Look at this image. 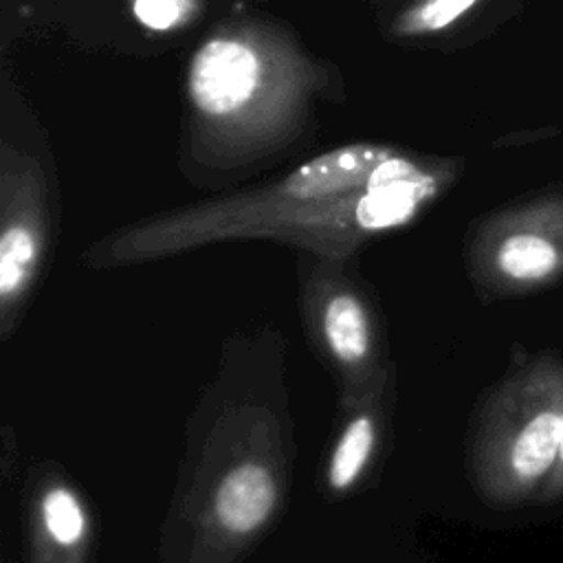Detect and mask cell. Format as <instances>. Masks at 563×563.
<instances>
[{
  "instance_id": "obj_1",
  "label": "cell",
  "mask_w": 563,
  "mask_h": 563,
  "mask_svg": "<svg viewBox=\"0 0 563 563\" xmlns=\"http://www.w3.org/2000/svg\"><path fill=\"white\" fill-rule=\"evenodd\" d=\"M563 418V365L539 358L526 367L501 398L479 455L477 482L482 493L504 506L539 497L550 477Z\"/></svg>"
},
{
  "instance_id": "obj_2",
  "label": "cell",
  "mask_w": 563,
  "mask_h": 563,
  "mask_svg": "<svg viewBox=\"0 0 563 563\" xmlns=\"http://www.w3.org/2000/svg\"><path fill=\"white\" fill-rule=\"evenodd\" d=\"M493 266L515 286H537L563 275V194L541 198L506 227L495 244Z\"/></svg>"
},
{
  "instance_id": "obj_3",
  "label": "cell",
  "mask_w": 563,
  "mask_h": 563,
  "mask_svg": "<svg viewBox=\"0 0 563 563\" xmlns=\"http://www.w3.org/2000/svg\"><path fill=\"white\" fill-rule=\"evenodd\" d=\"M262 79L260 55L233 37L205 42L189 66V95L209 117H224L244 108Z\"/></svg>"
},
{
  "instance_id": "obj_4",
  "label": "cell",
  "mask_w": 563,
  "mask_h": 563,
  "mask_svg": "<svg viewBox=\"0 0 563 563\" xmlns=\"http://www.w3.org/2000/svg\"><path fill=\"white\" fill-rule=\"evenodd\" d=\"M277 506V482L257 462H244L224 473L211 499L213 537L244 541L257 534Z\"/></svg>"
},
{
  "instance_id": "obj_5",
  "label": "cell",
  "mask_w": 563,
  "mask_h": 563,
  "mask_svg": "<svg viewBox=\"0 0 563 563\" xmlns=\"http://www.w3.org/2000/svg\"><path fill=\"white\" fill-rule=\"evenodd\" d=\"M387 158H391V152L380 145H345L308 161L277 189L284 200H325L365 187L374 167Z\"/></svg>"
},
{
  "instance_id": "obj_6",
  "label": "cell",
  "mask_w": 563,
  "mask_h": 563,
  "mask_svg": "<svg viewBox=\"0 0 563 563\" xmlns=\"http://www.w3.org/2000/svg\"><path fill=\"white\" fill-rule=\"evenodd\" d=\"M438 191V180L422 172L413 178L363 187L354 200V224L363 231H385L409 222L418 207Z\"/></svg>"
},
{
  "instance_id": "obj_7",
  "label": "cell",
  "mask_w": 563,
  "mask_h": 563,
  "mask_svg": "<svg viewBox=\"0 0 563 563\" xmlns=\"http://www.w3.org/2000/svg\"><path fill=\"white\" fill-rule=\"evenodd\" d=\"M40 532L48 543L37 552L42 561L46 559V552H51L53 548L62 552L66 563H70L68 556H73V552L86 550L84 543L88 534V521L73 490L64 486H53L44 493L40 501Z\"/></svg>"
},
{
  "instance_id": "obj_8",
  "label": "cell",
  "mask_w": 563,
  "mask_h": 563,
  "mask_svg": "<svg viewBox=\"0 0 563 563\" xmlns=\"http://www.w3.org/2000/svg\"><path fill=\"white\" fill-rule=\"evenodd\" d=\"M323 334L330 350L343 363H356L367 354L369 328L363 306L352 295H336L323 312Z\"/></svg>"
},
{
  "instance_id": "obj_9",
  "label": "cell",
  "mask_w": 563,
  "mask_h": 563,
  "mask_svg": "<svg viewBox=\"0 0 563 563\" xmlns=\"http://www.w3.org/2000/svg\"><path fill=\"white\" fill-rule=\"evenodd\" d=\"M374 449V422L367 416L352 420L339 438L328 466V484L334 490L350 488L365 468Z\"/></svg>"
},
{
  "instance_id": "obj_10",
  "label": "cell",
  "mask_w": 563,
  "mask_h": 563,
  "mask_svg": "<svg viewBox=\"0 0 563 563\" xmlns=\"http://www.w3.org/2000/svg\"><path fill=\"white\" fill-rule=\"evenodd\" d=\"M37 255V242L31 229L9 227L0 240V297L11 301L26 284Z\"/></svg>"
},
{
  "instance_id": "obj_11",
  "label": "cell",
  "mask_w": 563,
  "mask_h": 563,
  "mask_svg": "<svg viewBox=\"0 0 563 563\" xmlns=\"http://www.w3.org/2000/svg\"><path fill=\"white\" fill-rule=\"evenodd\" d=\"M477 7L475 0H433L413 7L409 13H405L402 26L413 33H431L446 29L449 24L457 22L464 13L473 11Z\"/></svg>"
},
{
  "instance_id": "obj_12",
  "label": "cell",
  "mask_w": 563,
  "mask_h": 563,
  "mask_svg": "<svg viewBox=\"0 0 563 563\" xmlns=\"http://www.w3.org/2000/svg\"><path fill=\"white\" fill-rule=\"evenodd\" d=\"M200 4L187 0H141L132 4L134 18L150 31H172L189 20Z\"/></svg>"
},
{
  "instance_id": "obj_13",
  "label": "cell",
  "mask_w": 563,
  "mask_h": 563,
  "mask_svg": "<svg viewBox=\"0 0 563 563\" xmlns=\"http://www.w3.org/2000/svg\"><path fill=\"white\" fill-rule=\"evenodd\" d=\"M537 499L543 504H554V501L563 499V418H561V442H559L556 462H554V468H552L550 477L545 479Z\"/></svg>"
}]
</instances>
